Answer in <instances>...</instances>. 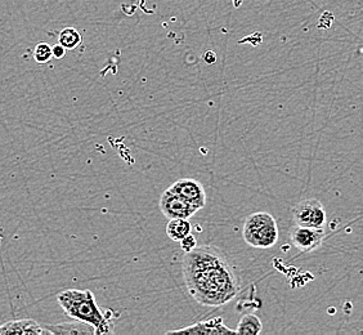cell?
Segmentation results:
<instances>
[{
    "instance_id": "16",
    "label": "cell",
    "mask_w": 363,
    "mask_h": 335,
    "mask_svg": "<svg viewBox=\"0 0 363 335\" xmlns=\"http://www.w3.org/2000/svg\"><path fill=\"white\" fill-rule=\"evenodd\" d=\"M66 55V49L63 48L60 43L55 44L52 47V57L57 58V60H62L63 57Z\"/></svg>"
},
{
    "instance_id": "3",
    "label": "cell",
    "mask_w": 363,
    "mask_h": 335,
    "mask_svg": "<svg viewBox=\"0 0 363 335\" xmlns=\"http://www.w3.org/2000/svg\"><path fill=\"white\" fill-rule=\"evenodd\" d=\"M279 226L274 216L267 212H257L246 218L242 236L252 248L268 249L279 241Z\"/></svg>"
},
{
    "instance_id": "4",
    "label": "cell",
    "mask_w": 363,
    "mask_h": 335,
    "mask_svg": "<svg viewBox=\"0 0 363 335\" xmlns=\"http://www.w3.org/2000/svg\"><path fill=\"white\" fill-rule=\"evenodd\" d=\"M293 218L296 226L321 229L326 224V210L317 199L301 200L293 210Z\"/></svg>"
},
{
    "instance_id": "15",
    "label": "cell",
    "mask_w": 363,
    "mask_h": 335,
    "mask_svg": "<svg viewBox=\"0 0 363 335\" xmlns=\"http://www.w3.org/2000/svg\"><path fill=\"white\" fill-rule=\"evenodd\" d=\"M179 244H181L182 251H184V253H189V251H194L196 246H197V240H196L195 236L192 234H189L187 236L182 238Z\"/></svg>"
},
{
    "instance_id": "13",
    "label": "cell",
    "mask_w": 363,
    "mask_h": 335,
    "mask_svg": "<svg viewBox=\"0 0 363 335\" xmlns=\"http://www.w3.org/2000/svg\"><path fill=\"white\" fill-rule=\"evenodd\" d=\"M82 40H83V38L80 35V33L74 28H63L58 35V43L65 49L77 48Z\"/></svg>"
},
{
    "instance_id": "14",
    "label": "cell",
    "mask_w": 363,
    "mask_h": 335,
    "mask_svg": "<svg viewBox=\"0 0 363 335\" xmlns=\"http://www.w3.org/2000/svg\"><path fill=\"white\" fill-rule=\"evenodd\" d=\"M34 58L38 63H47L53 58L52 57V47L48 43H39L34 49Z\"/></svg>"
},
{
    "instance_id": "10",
    "label": "cell",
    "mask_w": 363,
    "mask_h": 335,
    "mask_svg": "<svg viewBox=\"0 0 363 335\" xmlns=\"http://www.w3.org/2000/svg\"><path fill=\"white\" fill-rule=\"evenodd\" d=\"M45 329L48 330L49 334L55 335H97L96 329L91 325L86 322H77V320L47 325Z\"/></svg>"
},
{
    "instance_id": "1",
    "label": "cell",
    "mask_w": 363,
    "mask_h": 335,
    "mask_svg": "<svg viewBox=\"0 0 363 335\" xmlns=\"http://www.w3.org/2000/svg\"><path fill=\"white\" fill-rule=\"evenodd\" d=\"M182 270L189 293L201 306L220 307L240 292L236 273L223 256L209 245H197L186 253Z\"/></svg>"
},
{
    "instance_id": "8",
    "label": "cell",
    "mask_w": 363,
    "mask_h": 335,
    "mask_svg": "<svg viewBox=\"0 0 363 335\" xmlns=\"http://www.w3.org/2000/svg\"><path fill=\"white\" fill-rule=\"evenodd\" d=\"M169 334H236L233 329L225 326L222 317H214L210 320H203V322H195L186 328L175 329L172 331H168Z\"/></svg>"
},
{
    "instance_id": "2",
    "label": "cell",
    "mask_w": 363,
    "mask_h": 335,
    "mask_svg": "<svg viewBox=\"0 0 363 335\" xmlns=\"http://www.w3.org/2000/svg\"><path fill=\"white\" fill-rule=\"evenodd\" d=\"M57 300L65 314L74 320L89 324L96 329V334L111 333V325L102 309L98 307L97 300L91 290H63L57 295Z\"/></svg>"
},
{
    "instance_id": "12",
    "label": "cell",
    "mask_w": 363,
    "mask_h": 335,
    "mask_svg": "<svg viewBox=\"0 0 363 335\" xmlns=\"http://www.w3.org/2000/svg\"><path fill=\"white\" fill-rule=\"evenodd\" d=\"M263 330V324L257 314H247L238 322L236 334L257 335Z\"/></svg>"
},
{
    "instance_id": "6",
    "label": "cell",
    "mask_w": 363,
    "mask_h": 335,
    "mask_svg": "<svg viewBox=\"0 0 363 335\" xmlns=\"http://www.w3.org/2000/svg\"><path fill=\"white\" fill-rule=\"evenodd\" d=\"M323 238H325L323 227L317 229V227L295 226L290 230L291 244L301 253L315 251L323 243Z\"/></svg>"
},
{
    "instance_id": "5",
    "label": "cell",
    "mask_w": 363,
    "mask_h": 335,
    "mask_svg": "<svg viewBox=\"0 0 363 335\" xmlns=\"http://www.w3.org/2000/svg\"><path fill=\"white\" fill-rule=\"evenodd\" d=\"M159 205L162 214L168 219H173V218L189 219L191 216H195L196 212H199L195 205L189 204L187 200H184L182 196L175 194L174 191L170 189L164 191Z\"/></svg>"
},
{
    "instance_id": "7",
    "label": "cell",
    "mask_w": 363,
    "mask_h": 335,
    "mask_svg": "<svg viewBox=\"0 0 363 335\" xmlns=\"http://www.w3.org/2000/svg\"><path fill=\"white\" fill-rule=\"evenodd\" d=\"M169 189L182 196L189 204L195 205L197 209H203L206 205V192L203 185L192 178H183L174 182Z\"/></svg>"
},
{
    "instance_id": "9",
    "label": "cell",
    "mask_w": 363,
    "mask_h": 335,
    "mask_svg": "<svg viewBox=\"0 0 363 335\" xmlns=\"http://www.w3.org/2000/svg\"><path fill=\"white\" fill-rule=\"evenodd\" d=\"M0 335H50L33 319L11 320L0 325Z\"/></svg>"
},
{
    "instance_id": "11",
    "label": "cell",
    "mask_w": 363,
    "mask_h": 335,
    "mask_svg": "<svg viewBox=\"0 0 363 335\" xmlns=\"http://www.w3.org/2000/svg\"><path fill=\"white\" fill-rule=\"evenodd\" d=\"M191 230H192V227H191L189 219H183V218L169 219L168 224H167V235L169 238H172L177 243H179L182 238L191 234Z\"/></svg>"
}]
</instances>
